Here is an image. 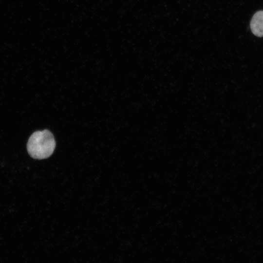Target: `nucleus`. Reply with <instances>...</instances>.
Returning <instances> with one entry per match:
<instances>
[{"instance_id": "f257e3e1", "label": "nucleus", "mask_w": 263, "mask_h": 263, "mask_svg": "<svg viewBox=\"0 0 263 263\" xmlns=\"http://www.w3.org/2000/svg\"><path fill=\"white\" fill-rule=\"evenodd\" d=\"M55 147L54 137L47 130L34 132L29 137L27 144L28 153L37 159H45L50 156Z\"/></svg>"}, {"instance_id": "f03ea898", "label": "nucleus", "mask_w": 263, "mask_h": 263, "mask_svg": "<svg viewBox=\"0 0 263 263\" xmlns=\"http://www.w3.org/2000/svg\"><path fill=\"white\" fill-rule=\"evenodd\" d=\"M250 26L253 34L259 37H263V11H258L253 15Z\"/></svg>"}]
</instances>
